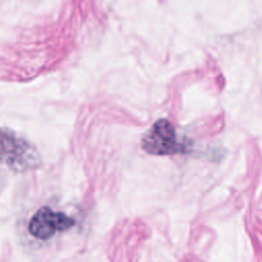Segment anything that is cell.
Instances as JSON below:
<instances>
[{"mask_svg":"<svg viewBox=\"0 0 262 262\" xmlns=\"http://www.w3.org/2000/svg\"><path fill=\"white\" fill-rule=\"evenodd\" d=\"M141 146L154 156L183 154L187 150V144L180 140L175 127L167 119L158 120L149 128L142 137Z\"/></svg>","mask_w":262,"mask_h":262,"instance_id":"1","label":"cell"},{"mask_svg":"<svg viewBox=\"0 0 262 262\" xmlns=\"http://www.w3.org/2000/svg\"><path fill=\"white\" fill-rule=\"evenodd\" d=\"M75 220L62 212L53 211L51 208H40L29 222L30 233L39 239H48L59 231H64L74 226Z\"/></svg>","mask_w":262,"mask_h":262,"instance_id":"3","label":"cell"},{"mask_svg":"<svg viewBox=\"0 0 262 262\" xmlns=\"http://www.w3.org/2000/svg\"><path fill=\"white\" fill-rule=\"evenodd\" d=\"M2 160L14 171H25L39 165L37 150L10 131H2Z\"/></svg>","mask_w":262,"mask_h":262,"instance_id":"2","label":"cell"}]
</instances>
